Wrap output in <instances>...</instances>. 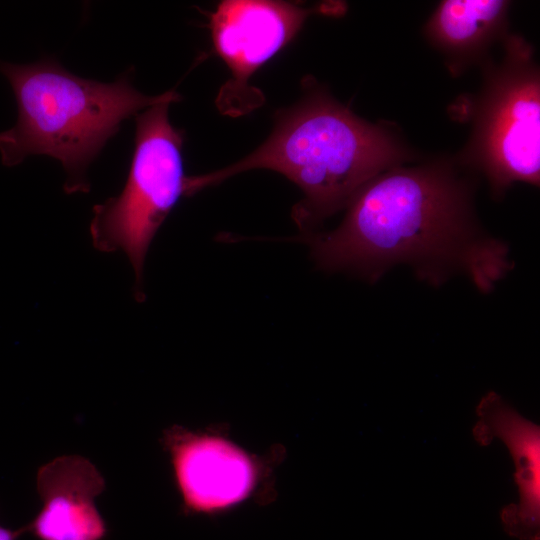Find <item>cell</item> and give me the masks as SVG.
Wrapping results in <instances>:
<instances>
[{"label": "cell", "instance_id": "1", "mask_svg": "<svg viewBox=\"0 0 540 540\" xmlns=\"http://www.w3.org/2000/svg\"><path fill=\"white\" fill-rule=\"evenodd\" d=\"M454 156L387 169L364 184L334 230L301 236L319 268L377 280L397 263L439 283L461 269L487 291L509 268L504 246L480 235L472 181Z\"/></svg>", "mask_w": 540, "mask_h": 540}, {"label": "cell", "instance_id": "2", "mask_svg": "<svg viewBox=\"0 0 540 540\" xmlns=\"http://www.w3.org/2000/svg\"><path fill=\"white\" fill-rule=\"evenodd\" d=\"M417 158V152L390 124L364 120L315 86L277 116L269 138L252 153L220 170L190 176L189 192L192 196L252 169L276 171L303 193L292 217L306 236L347 207L370 179Z\"/></svg>", "mask_w": 540, "mask_h": 540}, {"label": "cell", "instance_id": "3", "mask_svg": "<svg viewBox=\"0 0 540 540\" xmlns=\"http://www.w3.org/2000/svg\"><path fill=\"white\" fill-rule=\"evenodd\" d=\"M0 73L14 92L18 117L0 132L2 164L13 167L31 155L59 160L67 193L89 191L87 169L122 122L177 92H139L127 72L104 83L66 70L56 59L34 63L0 61Z\"/></svg>", "mask_w": 540, "mask_h": 540}, {"label": "cell", "instance_id": "4", "mask_svg": "<svg viewBox=\"0 0 540 540\" xmlns=\"http://www.w3.org/2000/svg\"><path fill=\"white\" fill-rule=\"evenodd\" d=\"M498 61L482 66V84L467 102L470 122L464 147L454 156L468 172L482 174L492 195L502 197L516 182H540V69L523 36L509 33Z\"/></svg>", "mask_w": 540, "mask_h": 540}, {"label": "cell", "instance_id": "5", "mask_svg": "<svg viewBox=\"0 0 540 540\" xmlns=\"http://www.w3.org/2000/svg\"><path fill=\"white\" fill-rule=\"evenodd\" d=\"M181 96L160 101L136 115L135 147L119 195L93 208L90 235L101 252L122 250L136 277L135 295L144 300L143 266L158 229L182 196H189L184 173V132L169 121L168 109Z\"/></svg>", "mask_w": 540, "mask_h": 540}, {"label": "cell", "instance_id": "6", "mask_svg": "<svg viewBox=\"0 0 540 540\" xmlns=\"http://www.w3.org/2000/svg\"><path fill=\"white\" fill-rule=\"evenodd\" d=\"M186 516L218 517L262 497L270 482V456L256 454L222 428L174 424L162 433Z\"/></svg>", "mask_w": 540, "mask_h": 540}, {"label": "cell", "instance_id": "7", "mask_svg": "<svg viewBox=\"0 0 540 540\" xmlns=\"http://www.w3.org/2000/svg\"><path fill=\"white\" fill-rule=\"evenodd\" d=\"M343 4L304 7L288 1L225 0L210 15L209 28L216 53L231 78L217 96L219 110L229 116L247 114L263 103L251 76L286 46L316 13L343 12Z\"/></svg>", "mask_w": 540, "mask_h": 540}, {"label": "cell", "instance_id": "8", "mask_svg": "<svg viewBox=\"0 0 540 540\" xmlns=\"http://www.w3.org/2000/svg\"><path fill=\"white\" fill-rule=\"evenodd\" d=\"M104 477L81 455H62L42 465L36 489L42 508L25 528L39 540H103L107 527L95 505Z\"/></svg>", "mask_w": 540, "mask_h": 540}, {"label": "cell", "instance_id": "9", "mask_svg": "<svg viewBox=\"0 0 540 540\" xmlns=\"http://www.w3.org/2000/svg\"><path fill=\"white\" fill-rule=\"evenodd\" d=\"M475 438L481 444L500 440L515 465L518 500L501 512L507 534L519 540L540 537V429L501 396L487 393L477 407Z\"/></svg>", "mask_w": 540, "mask_h": 540}, {"label": "cell", "instance_id": "10", "mask_svg": "<svg viewBox=\"0 0 540 540\" xmlns=\"http://www.w3.org/2000/svg\"><path fill=\"white\" fill-rule=\"evenodd\" d=\"M506 0L441 1L423 27L426 41L443 57L449 73L458 77L481 67L492 47L509 32Z\"/></svg>", "mask_w": 540, "mask_h": 540}, {"label": "cell", "instance_id": "11", "mask_svg": "<svg viewBox=\"0 0 540 540\" xmlns=\"http://www.w3.org/2000/svg\"><path fill=\"white\" fill-rule=\"evenodd\" d=\"M25 533H27L25 526L12 530L0 525V540H17Z\"/></svg>", "mask_w": 540, "mask_h": 540}]
</instances>
